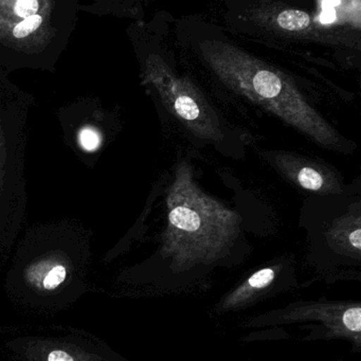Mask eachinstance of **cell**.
Listing matches in <instances>:
<instances>
[{
    "label": "cell",
    "mask_w": 361,
    "mask_h": 361,
    "mask_svg": "<svg viewBox=\"0 0 361 361\" xmlns=\"http://www.w3.org/2000/svg\"><path fill=\"white\" fill-rule=\"evenodd\" d=\"M200 49L202 58L228 87L284 120L321 147L341 149L340 135L276 69L230 44L208 42Z\"/></svg>",
    "instance_id": "1"
},
{
    "label": "cell",
    "mask_w": 361,
    "mask_h": 361,
    "mask_svg": "<svg viewBox=\"0 0 361 361\" xmlns=\"http://www.w3.org/2000/svg\"><path fill=\"white\" fill-rule=\"evenodd\" d=\"M287 175L295 177V183L310 191L335 192L336 181L326 180V175L314 166L297 162L293 166H285Z\"/></svg>",
    "instance_id": "4"
},
{
    "label": "cell",
    "mask_w": 361,
    "mask_h": 361,
    "mask_svg": "<svg viewBox=\"0 0 361 361\" xmlns=\"http://www.w3.org/2000/svg\"><path fill=\"white\" fill-rule=\"evenodd\" d=\"M43 23V18L39 16H35L32 18H26L16 26L13 30V35L18 39H24L31 33L35 32Z\"/></svg>",
    "instance_id": "7"
},
{
    "label": "cell",
    "mask_w": 361,
    "mask_h": 361,
    "mask_svg": "<svg viewBox=\"0 0 361 361\" xmlns=\"http://www.w3.org/2000/svg\"><path fill=\"white\" fill-rule=\"evenodd\" d=\"M276 26L289 32L306 30L312 25L310 16L301 10L286 9L281 11L274 18Z\"/></svg>",
    "instance_id": "6"
},
{
    "label": "cell",
    "mask_w": 361,
    "mask_h": 361,
    "mask_svg": "<svg viewBox=\"0 0 361 361\" xmlns=\"http://www.w3.org/2000/svg\"><path fill=\"white\" fill-rule=\"evenodd\" d=\"M80 142L82 147L88 151H94L100 145L99 135L92 128H84L80 133Z\"/></svg>",
    "instance_id": "11"
},
{
    "label": "cell",
    "mask_w": 361,
    "mask_h": 361,
    "mask_svg": "<svg viewBox=\"0 0 361 361\" xmlns=\"http://www.w3.org/2000/svg\"><path fill=\"white\" fill-rule=\"evenodd\" d=\"M344 326L353 333L359 334L361 331V308L350 307L342 317Z\"/></svg>",
    "instance_id": "9"
},
{
    "label": "cell",
    "mask_w": 361,
    "mask_h": 361,
    "mask_svg": "<svg viewBox=\"0 0 361 361\" xmlns=\"http://www.w3.org/2000/svg\"><path fill=\"white\" fill-rule=\"evenodd\" d=\"M168 207V235L177 244H215L233 235L238 229V215L204 194L192 180L185 164L177 170Z\"/></svg>",
    "instance_id": "2"
},
{
    "label": "cell",
    "mask_w": 361,
    "mask_h": 361,
    "mask_svg": "<svg viewBox=\"0 0 361 361\" xmlns=\"http://www.w3.org/2000/svg\"><path fill=\"white\" fill-rule=\"evenodd\" d=\"M162 98L177 116L195 130H202L204 135H211V124L207 122L206 114L191 96L187 86L173 77L162 65Z\"/></svg>",
    "instance_id": "3"
},
{
    "label": "cell",
    "mask_w": 361,
    "mask_h": 361,
    "mask_svg": "<svg viewBox=\"0 0 361 361\" xmlns=\"http://www.w3.org/2000/svg\"><path fill=\"white\" fill-rule=\"evenodd\" d=\"M37 283L45 290L59 288L67 279V269L60 263H47L39 266L37 274Z\"/></svg>",
    "instance_id": "5"
},
{
    "label": "cell",
    "mask_w": 361,
    "mask_h": 361,
    "mask_svg": "<svg viewBox=\"0 0 361 361\" xmlns=\"http://www.w3.org/2000/svg\"><path fill=\"white\" fill-rule=\"evenodd\" d=\"M274 270L271 269V268H264V269L255 272V274L249 279L247 285H248L250 288L262 289L264 288V287H267L268 285L274 281Z\"/></svg>",
    "instance_id": "8"
},
{
    "label": "cell",
    "mask_w": 361,
    "mask_h": 361,
    "mask_svg": "<svg viewBox=\"0 0 361 361\" xmlns=\"http://www.w3.org/2000/svg\"><path fill=\"white\" fill-rule=\"evenodd\" d=\"M47 361H75V359L65 350H54L48 354Z\"/></svg>",
    "instance_id": "12"
},
{
    "label": "cell",
    "mask_w": 361,
    "mask_h": 361,
    "mask_svg": "<svg viewBox=\"0 0 361 361\" xmlns=\"http://www.w3.org/2000/svg\"><path fill=\"white\" fill-rule=\"evenodd\" d=\"M350 244L352 245L353 248L356 249L357 251L361 249V229L357 227L354 231L350 233Z\"/></svg>",
    "instance_id": "13"
},
{
    "label": "cell",
    "mask_w": 361,
    "mask_h": 361,
    "mask_svg": "<svg viewBox=\"0 0 361 361\" xmlns=\"http://www.w3.org/2000/svg\"><path fill=\"white\" fill-rule=\"evenodd\" d=\"M37 10H39V3L37 0H20L16 4V8H14V12L25 20L37 16L35 13Z\"/></svg>",
    "instance_id": "10"
}]
</instances>
